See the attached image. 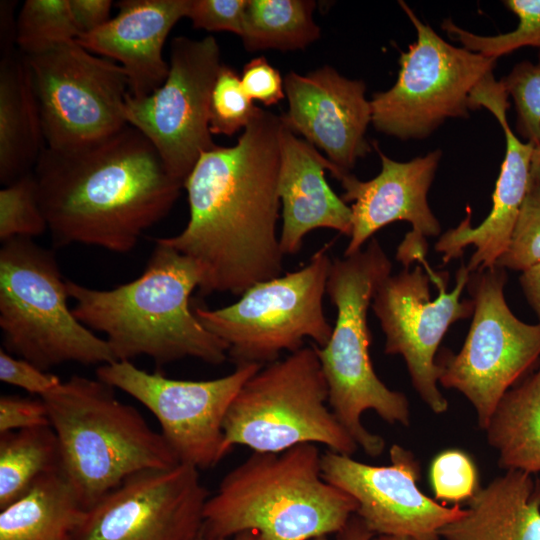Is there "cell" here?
<instances>
[{
  "label": "cell",
  "instance_id": "obj_1",
  "mask_svg": "<svg viewBox=\"0 0 540 540\" xmlns=\"http://www.w3.org/2000/svg\"><path fill=\"white\" fill-rule=\"evenodd\" d=\"M281 126L280 116L260 108L234 146L203 152L184 184L187 225L177 235L155 239L198 264L202 295H242L282 274Z\"/></svg>",
  "mask_w": 540,
  "mask_h": 540
},
{
  "label": "cell",
  "instance_id": "obj_2",
  "mask_svg": "<svg viewBox=\"0 0 540 540\" xmlns=\"http://www.w3.org/2000/svg\"><path fill=\"white\" fill-rule=\"evenodd\" d=\"M33 174L54 246L117 253L131 251L183 188L148 138L130 125L80 146L44 147Z\"/></svg>",
  "mask_w": 540,
  "mask_h": 540
},
{
  "label": "cell",
  "instance_id": "obj_3",
  "mask_svg": "<svg viewBox=\"0 0 540 540\" xmlns=\"http://www.w3.org/2000/svg\"><path fill=\"white\" fill-rule=\"evenodd\" d=\"M202 281L198 264L155 241L140 276L113 289L66 281L72 312L91 330L102 332L116 361L148 356L158 366L185 358L220 365L227 345L207 330L190 306Z\"/></svg>",
  "mask_w": 540,
  "mask_h": 540
},
{
  "label": "cell",
  "instance_id": "obj_4",
  "mask_svg": "<svg viewBox=\"0 0 540 540\" xmlns=\"http://www.w3.org/2000/svg\"><path fill=\"white\" fill-rule=\"evenodd\" d=\"M320 450L300 444L282 452H254L221 480L203 510L201 535L229 540H314L340 533L356 501L322 475Z\"/></svg>",
  "mask_w": 540,
  "mask_h": 540
},
{
  "label": "cell",
  "instance_id": "obj_5",
  "mask_svg": "<svg viewBox=\"0 0 540 540\" xmlns=\"http://www.w3.org/2000/svg\"><path fill=\"white\" fill-rule=\"evenodd\" d=\"M97 379L74 375L42 395L61 473L84 510L131 475L179 464L160 432Z\"/></svg>",
  "mask_w": 540,
  "mask_h": 540
},
{
  "label": "cell",
  "instance_id": "obj_6",
  "mask_svg": "<svg viewBox=\"0 0 540 540\" xmlns=\"http://www.w3.org/2000/svg\"><path fill=\"white\" fill-rule=\"evenodd\" d=\"M391 270L392 263L375 238L365 249L332 260L326 294L337 317L326 345H315L328 386L329 407L370 457L382 454L385 441L363 426L361 416L365 411H375L389 424H410L407 397L379 379L369 353L368 309L378 286Z\"/></svg>",
  "mask_w": 540,
  "mask_h": 540
},
{
  "label": "cell",
  "instance_id": "obj_7",
  "mask_svg": "<svg viewBox=\"0 0 540 540\" xmlns=\"http://www.w3.org/2000/svg\"><path fill=\"white\" fill-rule=\"evenodd\" d=\"M67 279L50 250L29 237L2 242L0 328L4 350L38 368L116 361L107 341L69 309Z\"/></svg>",
  "mask_w": 540,
  "mask_h": 540
},
{
  "label": "cell",
  "instance_id": "obj_8",
  "mask_svg": "<svg viewBox=\"0 0 540 540\" xmlns=\"http://www.w3.org/2000/svg\"><path fill=\"white\" fill-rule=\"evenodd\" d=\"M225 447L282 452L321 444L352 456L358 445L328 404V386L315 345L262 366L241 387L223 423Z\"/></svg>",
  "mask_w": 540,
  "mask_h": 540
},
{
  "label": "cell",
  "instance_id": "obj_9",
  "mask_svg": "<svg viewBox=\"0 0 540 540\" xmlns=\"http://www.w3.org/2000/svg\"><path fill=\"white\" fill-rule=\"evenodd\" d=\"M324 244L302 268L261 281L225 307H194L201 324L222 340L236 364L262 366L293 353L311 339L317 347L329 341L333 326L323 298L332 260Z\"/></svg>",
  "mask_w": 540,
  "mask_h": 540
},
{
  "label": "cell",
  "instance_id": "obj_10",
  "mask_svg": "<svg viewBox=\"0 0 540 540\" xmlns=\"http://www.w3.org/2000/svg\"><path fill=\"white\" fill-rule=\"evenodd\" d=\"M416 30V41L402 51L395 84L370 100L374 128L401 140L424 139L449 118H467L471 94L497 59L456 47L399 1Z\"/></svg>",
  "mask_w": 540,
  "mask_h": 540
},
{
  "label": "cell",
  "instance_id": "obj_11",
  "mask_svg": "<svg viewBox=\"0 0 540 540\" xmlns=\"http://www.w3.org/2000/svg\"><path fill=\"white\" fill-rule=\"evenodd\" d=\"M506 269L470 273L466 285L474 303L465 342L456 354L443 350L440 384L462 393L485 429L503 395L540 359V323L519 320L507 305Z\"/></svg>",
  "mask_w": 540,
  "mask_h": 540
},
{
  "label": "cell",
  "instance_id": "obj_12",
  "mask_svg": "<svg viewBox=\"0 0 540 540\" xmlns=\"http://www.w3.org/2000/svg\"><path fill=\"white\" fill-rule=\"evenodd\" d=\"M24 57L46 147L80 146L128 125L124 115L128 77L115 61L97 56L76 40Z\"/></svg>",
  "mask_w": 540,
  "mask_h": 540
},
{
  "label": "cell",
  "instance_id": "obj_13",
  "mask_svg": "<svg viewBox=\"0 0 540 540\" xmlns=\"http://www.w3.org/2000/svg\"><path fill=\"white\" fill-rule=\"evenodd\" d=\"M427 272L416 266L390 274L378 286L371 308L385 334V353L403 357L414 389L434 413L441 414L448 401L437 386L441 368L436 353L449 327L473 314L474 303L461 298L470 277L464 263L450 292L447 272Z\"/></svg>",
  "mask_w": 540,
  "mask_h": 540
},
{
  "label": "cell",
  "instance_id": "obj_14",
  "mask_svg": "<svg viewBox=\"0 0 540 540\" xmlns=\"http://www.w3.org/2000/svg\"><path fill=\"white\" fill-rule=\"evenodd\" d=\"M221 66L214 37H175L164 83L146 97L129 93L126 97L127 124L148 138L169 174L183 187L200 155L217 146L209 129V110Z\"/></svg>",
  "mask_w": 540,
  "mask_h": 540
},
{
  "label": "cell",
  "instance_id": "obj_15",
  "mask_svg": "<svg viewBox=\"0 0 540 540\" xmlns=\"http://www.w3.org/2000/svg\"><path fill=\"white\" fill-rule=\"evenodd\" d=\"M261 367L242 364L226 376L192 381L149 373L132 361H114L98 366L96 376L145 406L179 462L200 470L214 467L229 453L225 416L241 387Z\"/></svg>",
  "mask_w": 540,
  "mask_h": 540
},
{
  "label": "cell",
  "instance_id": "obj_16",
  "mask_svg": "<svg viewBox=\"0 0 540 540\" xmlns=\"http://www.w3.org/2000/svg\"><path fill=\"white\" fill-rule=\"evenodd\" d=\"M208 497L191 465L142 470L84 511L74 540H194Z\"/></svg>",
  "mask_w": 540,
  "mask_h": 540
},
{
  "label": "cell",
  "instance_id": "obj_17",
  "mask_svg": "<svg viewBox=\"0 0 540 540\" xmlns=\"http://www.w3.org/2000/svg\"><path fill=\"white\" fill-rule=\"evenodd\" d=\"M389 454V465L376 466L327 450L321 455L323 478L356 501L355 514L374 535L439 540V530L465 510L420 491V464L411 451L394 444Z\"/></svg>",
  "mask_w": 540,
  "mask_h": 540
},
{
  "label": "cell",
  "instance_id": "obj_18",
  "mask_svg": "<svg viewBox=\"0 0 540 540\" xmlns=\"http://www.w3.org/2000/svg\"><path fill=\"white\" fill-rule=\"evenodd\" d=\"M373 145L381 160V171L376 177L362 181L340 168L332 175L344 189L342 200L352 202V230L344 256L362 250L363 244L384 226L406 221L412 225V230L399 244L396 259L404 268H409L415 261L424 264L427 237H436L441 232L427 194L442 152L436 149L410 161L399 162L387 157L377 143Z\"/></svg>",
  "mask_w": 540,
  "mask_h": 540
},
{
  "label": "cell",
  "instance_id": "obj_19",
  "mask_svg": "<svg viewBox=\"0 0 540 540\" xmlns=\"http://www.w3.org/2000/svg\"><path fill=\"white\" fill-rule=\"evenodd\" d=\"M472 110L486 108L498 120L505 135V156L492 194V208L477 227L471 226V210L460 224L442 234L435 250L443 263L463 255L473 245L475 252L467 266L470 273L492 268L505 252L530 184V163L535 145L518 139L510 128L506 112L508 94L493 74L483 79L471 94Z\"/></svg>",
  "mask_w": 540,
  "mask_h": 540
},
{
  "label": "cell",
  "instance_id": "obj_20",
  "mask_svg": "<svg viewBox=\"0 0 540 540\" xmlns=\"http://www.w3.org/2000/svg\"><path fill=\"white\" fill-rule=\"evenodd\" d=\"M284 91L289 103L280 116L284 125L322 149L334 165L350 172L370 152L365 134L372 109L363 81L323 66L306 75L289 72Z\"/></svg>",
  "mask_w": 540,
  "mask_h": 540
},
{
  "label": "cell",
  "instance_id": "obj_21",
  "mask_svg": "<svg viewBox=\"0 0 540 540\" xmlns=\"http://www.w3.org/2000/svg\"><path fill=\"white\" fill-rule=\"evenodd\" d=\"M189 0H122L118 14L76 41L88 51L117 61L125 70L129 95L143 98L165 81L169 63L162 56L174 25L186 17Z\"/></svg>",
  "mask_w": 540,
  "mask_h": 540
},
{
  "label": "cell",
  "instance_id": "obj_22",
  "mask_svg": "<svg viewBox=\"0 0 540 540\" xmlns=\"http://www.w3.org/2000/svg\"><path fill=\"white\" fill-rule=\"evenodd\" d=\"M337 168L282 122L278 194L282 206L279 244L284 256L297 254L305 236L320 228L350 236L351 208L329 186L325 170Z\"/></svg>",
  "mask_w": 540,
  "mask_h": 540
},
{
  "label": "cell",
  "instance_id": "obj_23",
  "mask_svg": "<svg viewBox=\"0 0 540 540\" xmlns=\"http://www.w3.org/2000/svg\"><path fill=\"white\" fill-rule=\"evenodd\" d=\"M507 470L468 500L464 514L439 530L443 540H540V479Z\"/></svg>",
  "mask_w": 540,
  "mask_h": 540
},
{
  "label": "cell",
  "instance_id": "obj_24",
  "mask_svg": "<svg viewBox=\"0 0 540 540\" xmlns=\"http://www.w3.org/2000/svg\"><path fill=\"white\" fill-rule=\"evenodd\" d=\"M38 101L24 55L0 61V181L8 185L32 172L44 149Z\"/></svg>",
  "mask_w": 540,
  "mask_h": 540
},
{
  "label": "cell",
  "instance_id": "obj_25",
  "mask_svg": "<svg viewBox=\"0 0 540 540\" xmlns=\"http://www.w3.org/2000/svg\"><path fill=\"white\" fill-rule=\"evenodd\" d=\"M84 511L61 472L47 475L0 510V540H74Z\"/></svg>",
  "mask_w": 540,
  "mask_h": 540
},
{
  "label": "cell",
  "instance_id": "obj_26",
  "mask_svg": "<svg viewBox=\"0 0 540 540\" xmlns=\"http://www.w3.org/2000/svg\"><path fill=\"white\" fill-rule=\"evenodd\" d=\"M484 430L500 467L540 472V363L503 395Z\"/></svg>",
  "mask_w": 540,
  "mask_h": 540
},
{
  "label": "cell",
  "instance_id": "obj_27",
  "mask_svg": "<svg viewBox=\"0 0 540 540\" xmlns=\"http://www.w3.org/2000/svg\"><path fill=\"white\" fill-rule=\"evenodd\" d=\"M59 472L60 447L50 425L0 433V510L23 497L41 478Z\"/></svg>",
  "mask_w": 540,
  "mask_h": 540
},
{
  "label": "cell",
  "instance_id": "obj_28",
  "mask_svg": "<svg viewBox=\"0 0 540 540\" xmlns=\"http://www.w3.org/2000/svg\"><path fill=\"white\" fill-rule=\"evenodd\" d=\"M313 0H247L241 38L248 51L303 49L320 36Z\"/></svg>",
  "mask_w": 540,
  "mask_h": 540
},
{
  "label": "cell",
  "instance_id": "obj_29",
  "mask_svg": "<svg viewBox=\"0 0 540 540\" xmlns=\"http://www.w3.org/2000/svg\"><path fill=\"white\" fill-rule=\"evenodd\" d=\"M79 31L69 0H26L16 21V44L24 55L76 40Z\"/></svg>",
  "mask_w": 540,
  "mask_h": 540
},
{
  "label": "cell",
  "instance_id": "obj_30",
  "mask_svg": "<svg viewBox=\"0 0 540 540\" xmlns=\"http://www.w3.org/2000/svg\"><path fill=\"white\" fill-rule=\"evenodd\" d=\"M503 4L518 17L517 27L495 36H481L460 28L445 19L442 29L469 51L498 59L516 49L540 48V0H505Z\"/></svg>",
  "mask_w": 540,
  "mask_h": 540
},
{
  "label": "cell",
  "instance_id": "obj_31",
  "mask_svg": "<svg viewBox=\"0 0 540 540\" xmlns=\"http://www.w3.org/2000/svg\"><path fill=\"white\" fill-rule=\"evenodd\" d=\"M48 229L33 171L0 191V240L41 235Z\"/></svg>",
  "mask_w": 540,
  "mask_h": 540
},
{
  "label": "cell",
  "instance_id": "obj_32",
  "mask_svg": "<svg viewBox=\"0 0 540 540\" xmlns=\"http://www.w3.org/2000/svg\"><path fill=\"white\" fill-rule=\"evenodd\" d=\"M259 110L244 91L240 76L231 67L222 64L210 100L211 134L231 136L245 129Z\"/></svg>",
  "mask_w": 540,
  "mask_h": 540
},
{
  "label": "cell",
  "instance_id": "obj_33",
  "mask_svg": "<svg viewBox=\"0 0 540 540\" xmlns=\"http://www.w3.org/2000/svg\"><path fill=\"white\" fill-rule=\"evenodd\" d=\"M500 81L513 98L518 134L526 142L540 144V58L536 64L517 63Z\"/></svg>",
  "mask_w": 540,
  "mask_h": 540
},
{
  "label": "cell",
  "instance_id": "obj_34",
  "mask_svg": "<svg viewBox=\"0 0 540 540\" xmlns=\"http://www.w3.org/2000/svg\"><path fill=\"white\" fill-rule=\"evenodd\" d=\"M540 263V184L530 179L510 242L496 266L524 271Z\"/></svg>",
  "mask_w": 540,
  "mask_h": 540
},
{
  "label": "cell",
  "instance_id": "obj_35",
  "mask_svg": "<svg viewBox=\"0 0 540 540\" xmlns=\"http://www.w3.org/2000/svg\"><path fill=\"white\" fill-rule=\"evenodd\" d=\"M430 479L435 499L445 502L469 500L479 488L473 461L457 449L443 451L434 458Z\"/></svg>",
  "mask_w": 540,
  "mask_h": 540
},
{
  "label": "cell",
  "instance_id": "obj_36",
  "mask_svg": "<svg viewBox=\"0 0 540 540\" xmlns=\"http://www.w3.org/2000/svg\"><path fill=\"white\" fill-rule=\"evenodd\" d=\"M247 0H189L187 15L196 29L242 34Z\"/></svg>",
  "mask_w": 540,
  "mask_h": 540
},
{
  "label": "cell",
  "instance_id": "obj_37",
  "mask_svg": "<svg viewBox=\"0 0 540 540\" xmlns=\"http://www.w3.org/2000/svg\"><path fill=\"white\" fill-rule=\"evenodd\" d=\"M0 380L40 397L62 382L56 375L10 354L3 348L0 350Z\"/></svg>",
  "mask_w": 540,
  "mask_h": 540
},
{
  "label": "cell",
  "instance_id": "obj_38",
  "mask_svg": "<svg viewBox=\"0 0 540 540\" xmlns=\"http://www.w3.org/2000/svg\"><path fill=\"white\" fill-rule=\"evenodd\" d=\"M246 94L265 106L279 103L285 96L284 80L263 56L251 59L240 76Z\"/></svg>",
  "mask_w": 540,
  "mask_h": 540
},
{
  "label": "cell",
  "instance_id": "obj_39",
  "mask_svg": "<svg viewBox=\"0 0 540 540\" xmlns=\"http://www.w3.org/2000/svg\"><path fill=\"white\" fill-rule=\"evenodd\" d=\"M50 425L48 411L42 398L17 395L0 397V433Z\"/></svg>",
  "mask_w": 540,
  "mask_h": 540
},
{
  "label": "cell",
  "instance_id": "obj_40",
  "mask_svg": "<svg viewBox=\"0 0 540 540\" xmlns=\"http://www.w3.org/2000/svg\"><path fill=\"white\" fill-rule=\"evenodd\" d=\"M112 3L110 0H69L79 37L97 30L110 20Z\"/></svg>",
  "mask_w": 540,
  "mask_h": 540
},
{
  "label": "cell",
  "instance_id": "obj_41",
  "mask_svg": "<svg viewBox=\"0 0 540 540\" xmlns=\"http://www.w3.org/2000/svg\"><path fill=\"white\" fill-rule=\"evenodd\" d=\"M519 282L540 323V263L522 271Z\"/></svg>",
  "mask_w": 540,
  "mask_h": 540
},
{
  "label": "cell",
  "instance_id": "obj_42",
  "mask_svg": "<svg viewBox=\"0 0 540 540\" xmlns=\"http://www.w3.org/2000/svg\"><path fill=\"white\" fill-rule=\"evenodd\" d=\"M339 534L340 540H370L374 536L357 515L350 518Z\"/></svg>",
  "mask_w": 540,
  "mask_h": 540
},
{
  "label": "cell",
  "instance_id": "obj_43",
  "mask_svg": "<svg viewBox=\"0 0 540 540\" xmlns=\"http://www.w3.org/2000/svg\"><path fill=\"white\" fill-rule=\"evenodd\" d=\"M530 179L540 184V144L536 145L532 152Z\"/></svg>",
  "mask_w": 540,
  "mask_h": 540
},
{
  "label": "cell",
  "instance_id": "obj_44",
  "mask_svg": "<svg viewBox=\"0 0 540 540\" xmlns=\"http://www.w3.org/2000/svg\"><path fill=\"white\" fill-rule=\"evenodd\" d=\"M370 540H412V539L408 537H403V536L374 535Z\"/></svg>",
  "mask_w": 540,
  "mask_h": 540
},
{
  "label": "cell",
  "instance_id": "obj_45",
  "mask_svg": "<svg viewBox=\"0 0 540 540\" xmlns=\"http://www.w3.org/2000/svg\"><path fill=\"white\" fill-rule=\"evenodd\" d=\"M233 540H256V537L251 532H244L236 535Z\"/></svg>",
  "mask_w": 540,
  "mask_h": 540
},
{
  "label": "cell",
  "instance_id": "obj_46",
  "mask_svg": "<svg viewBox=\"0 0 540 540\" xmlns=\"http://www.w3.org/2000/svg\"><path fill=\"white\" fill-rule=\"evenodd\" d=\"M194 540H208V539H206L205 537H203V536L200 534V535H199L198 537H196Z\"/></svg>",
  "mask_w": 540,
  "mask_h": 540
},
{
  "label": "cell",
  "instance_id": "obj_47",
  "mask_svg": "<svg viewBox=\"0 0 540 540\" xmlns=\"http://www.w3.org/2000/svg\"><path fill=\"white\" fill-rule=\"evenodd\" d=\"M314 540H329L327 537H321V538H317V539H314Z\"/></svg>",
  "mask_w": 540,
  "mask_h": 540
},
{
  "label": "cell",
  "instance_id": "obj_48",
  "mask_svg": "<svg viewBox=\"0 0 540 540\" xmlns=\"http://www.w3.org/2000/svg\"><path fill=\"white\" fill-rule=\"evenodd\" d=\"M539 58H540V52H539Z\"/></svg>",
  "mask_w": 540,
  "mask_h": 540
}]
</instances>
